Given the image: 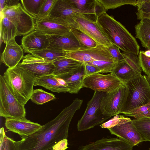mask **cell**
Wrapping results in <instances>:
<instances>
[{"label":"cell","mask_w":150,"mask_h":150,"mask_svg":"<svg viewBox=\"0 0 150 150\" xmlns=\"http://www.w3.org/2000/svg\"><path fill=\"white\" fill-rule=\"evenodd\" d=\"M83 102V100L75 99L55 118L42 125L39 130L16 141L17 150H48L59 141L67 139L70 122Z\"/></svg>","instance_id":"cell-1"},{"label":"cell","mask_w":150,"mask_h":150,"mask_svg":"<svg viewBox=\"0 0 150 150\" xmlns=\"http://www.w3.org/2000/svg\"><path fill=\"white\" fill-rule=\"evenodd\" d=\"M97 22L111 43L123 52L138 55L140 46L135 38L125 27L106 12L100 15Z\"/></svg>","instance_id":"cell-2"},{"label":"cell","mask_w":150,"mask_h":150,"mask_svg":"<svg viewBox=\"0 0 150 150\" xmlns=\"http://www.w3.org/2000/svg\"><path fill=\"white\" fill-rule=\"evenodd\" d=\"M3 76L14 96L25 105L30 99L36 78L18 65L8 68Z\"/></svg>","instance_id":"cell-3"},{"label":"cell","mask_w":150,"mask_h":150,"mask_svg":"<svg viewBox=\"0 0 150 150\" xmlns=\"http://www.w3.org/2000/svg\"><path fill=\"white\" fill-rule=\"evenodd\" d=\"M125 84L128 93L120 114H124L150 103V88L145 75H137Z\"/></svg>","instance_id":"cell-4"},{"label":"cell","mask_w":150,"mask_h":150,"mask_svg":"<svg viewBox=\"0 0 150 150\" xmlns=\"http://www.w3.org/2000/svg\"><path fill=\"white\" fill-rule=\"evenodd\" d=\"M25 105L15 97L3 76H0V115L6 119H25Z\"/></svg>","instance_id":"cell-5"},{"label":"cell","mask_w":150,"mask_h":150,"mask_svg":"<svg viewBox=\"0 0 150 150\" xmlns=\"http://www.w3.org/2000/svg\"><path fill=\"white\" fill-rule=\"evenodd\" d=\"M105 93L94 91L83 115L78 122L77 129L79 131H85L101 125L111 117L103 114L100 109L101 101Z\"/></svg>","instance_id":"cell-6"},{"label":"cell","mask_w":150,"mask_h":150,"mask_svg":"<svg viewBox=\"0 0 150 150\" xmlns=\"http://www.w3.org/2000/svg\"><path fill=\"white\" fill-rule=\"evenodd\" d=\"M82 14L70 0H56L47 17L70 28L78 29L76 19Z\"/></svg>","instance_id":"cell-7"},{"label":"cell","mask_w":150,"mask_h":150,"mask_svg":"<svg viewBox=\"0 0 150 150\" xmlns=\"http://www.w3.org/2000/svg\"><path fill=\"white\" fill-rule=\"evenodd\" d=\"M2 16L7 18L16 27L17 36H25L34 30L35 19L30 15L20 3L4 7Z\"/></svg>","instance_id":"cell-8"},{"label":"cell","mask_w":150,"mask_h":150,"mask_svg":"<svg viewBox=\"0 0 150 150\" xmlns=\"http://www.w3.org/2000/svg\"><path fill=\"white\" fill-rule=\"evenodd\" d=\"M127 93L128 88L124 83L114 91L105 93L100 103V109L103 114L110 117L120 114Z\"/></svg>","instance_id":"cell-9"},{"label":"cell","mask_w":150,"mask_h":150,"mask_svg":"<svg viewBox=\"0 0 150 150\" xmlns=\"http://www.w3.org/2000/svg\"><path fill=\"white\" fill-rule=\"evenodd\" d=\"M123 83L113 72L107 74L99 73L85 78L82 87L89 88L94 91L109 93L118 88Z\"/></svg>","instance_id":"cell-10"},{"label":"cell","mask_w":150,"mask_h":150,"mask_svg":"<svg viewBox=\"0 0 150 150\" xmlns=\"http://www.w3.org/2000/svg\"><path fill=\"white\" fill-rule=\"evenodd\" d=\"M65 57L83 63L95 60H115L107 47L99 44L95 47L80 49L67 52Z\"/></svg>","instance_id":"cell-11"},{"label":"cell","mask_w":150,"mask_h":150,"mask_svg":"<svg viewBox=\"0 0 150 150\" xmlns=\"http://www.w3.org/2000/svg\"><path fill=\"white\" fill-rule=\"evenodd\" d=\"M108 129L111 134L126 141L134 146L144 141L132 120L128 117L124 116L119 124Z\"/></svg>","instance_id":"cell-12"},{"label":"cell","mask_w":150,"mask_h":150,"mask_svg":"<svg viewBox=\"0 0 150 150\" xmlns=\"http://www.w3.org/2000/svg\"><path fill=\"white\" fill-rule=\"evenodd\" d=\"M17 65L30 73L36 78L53 74L54 69L52 62H47L31 54L24 56L22 62Z\"/></svg>","instance_id":"cell-13"},{"label":"cell","mask_w":150,"mask_h":150,"mask_svg":"<svg viewBox=\"0 0 150 150\" xmlns=\"http://www.w3.org/2000/svg\"><path fill=\"white\" fill-rule=\"evenodd\" d=\"M76 21L78 25L77 29L89 36L98 44L107 47L112 44L102 31L97 21H93L82 14L77 17Z\"/></svg>","instance_id":"cell-14"},{"label":"cell","mask_w":150,"mask_h":150,"mask_svg":"<svg viewBox=\"0 0 150 150\" xmlns=\"http://www.w3.org/2000/svg\"><path fill=\"white\" fill-rule=\"evenodd\" d=\"M5 125L9 131L16 133L22 137L30 136L42 127L40 124L25 119H6Z\"/></svg>","instance_id":"cell-15"},{"label":"cell","mask_w":150,"mask_h":150,"mask_svg":"<svg viewBox=\"0 0 150 150\" xmlns=\"http://www.w3.org/2000/svg\"><path fill=\"white\" fill-rule=\"evenodd\" d=\"M134 146L120 138H104L82 147L80 150H132Z\"/></svg>","instance_id":"cell-16"},{"label":"cell","mask_w":150,"mask_h":150,"mask_svg":"<svg viewBox=\"0 0 150 150\" xmlns=\"http://www.w3.org/2000/svg\"><path fill=\"white\" fill-rule=\"evenodd\" d=\"M49 45L47 35L35 30L24 36L21 40V46L27 53L46 49Z\"/></svg>","instance_id":"cell-17"},{"label":"cell","mask_w":150,"mask_h":150,"mask_svg":"<svg viewBox=\"0 0 150 150\" xmlns=\"http://www.w3.org/2000/svg\"><path fill=\"white\" fill-rule=\"evenodd\" d=\"M47 36L49 41L48 48L67 52L76 50L81 48L79 42L71 31L64 35Z\"/></svg>","instance_id":"cell-18"},{"label":"cell","mask_w":150,"mask_h":150,"mask_svg":"<svg viewBox=\"0 0 150 150\" xmlns=\"http://www.w3.org/2000/svg\"><path fill=\"white\" fill-rule=\"evenodd\" d=\"M35 30L48 35H57L67 34L71 29L46 17L35 19Z\"/></svg>","instance_id":"cell-19"},{"label":"cell","mask_w":150,"mask_h":150,"mask_svg":"<svg viewBox=\"0 0 150 150\" xmlns=\"http://www.w3.org/2000/svg\"><path fill=\"white\" fill-rule=\"evenodd\" d=\"M81 13L87 18L97 21L98 16L106 12L98 0H70Z\"/></svg>","instance_id":"cell-20"},{"label":"cell","mask_w":150,"mask_h":150,"mask_svg":"<svg viewBox=\"0 0 150 150\" xmlns=\"http://www.w3.org/2000/svg\"><path fill=\"white\" fill-rule=\"evenodd\" d=\"M23 50L16 43L15 38L10 40L6 44L1 56V62L8 68L16 66L23 58Z\"/></svg>","instance_id":"cell-21"},{"label":"cell","mask_w":150,"mask_h":150,"mask_svg":"<svg viewBox=\"0 0 150 150\" xmlns=\"http://www.w3.org/2000/svg\"><path fill=\"white\" fill-rule=\"evenodd\" d=\"M52 63L54 66L53 74L56 76H68L74 74L81 69L83 64L65 57L58 59Z\"/></svg>","instance_id":"cell-22"},{"label":"cell","mask_w":150,"mask_h":150,"mask_svg":"<svg viewBox=\"0 0 150 150\" xmlns=\"http://www.w3.org/2000/svg\"><path fill=\"white\" fill-rule=\"evenodd\" d=\"M40 86L53 92L57 93L69 92L66 82L53 74L36 78L34 86Z\"/></svg>","instance_id":"cell-23"},{"label":"cell","mask_w":150,"mask_h":150,"mask_svg":"<svg viewBox=\"0 0 150 150\" xmlns=\"http://www.w3.org/2000/svg\"><path fill=\"white\" fill-rule=\"evenodd\" d=\"M136 37L144 47L150 50V19L143 18L135 26Z\"/></svg>","instance_id":"cell-24"},{"label":"cell","mask_w":150,"mask_h":150,"mask_svg":"<svg viewBox=\"0 0 150 150\" xmlns=\"http://www.w3.org/2000/svg\"><path fill=\"white\" fill-rule=\"evenodd\" d=\"M63 79L66 83L69 93H77L82 88L83 76V65L77 72L72 75L63 76H56Z\"/></svg>","instance_id":"cell-25"},{"label":"cell","mask_w":150,"mask_h":150,"mask_svg":"<svg viewBox=\"0 0 150 150\" xmlns=\"http://www.w3.org/2000/svg\"><path fill=\"white\" fill-rule=\"evenodd\" d=\"M112 72L125 83L137 76L134 70L125 60L117 63Z\"/></svg>","instance_id":"cell-26"},{"label":"cell","mask_w":150,"mask_h":150,"mask_svg":"<svg viewBox=\"0 0 150 150\" xmlns=\"http://www.w3.org/2000/svg\"><path fill=\"white\" fill-rule=\"evenodd\" d=\"M17 30L15 25L7 18L3 16L1 21V40L6 44L17 36Z\"/></svg>","instance_id":"cell-27"},{"label":"cell","mask_w":150,"mask_h":150,"mask_svg":"<svg viewBox=\"0 0 150 150\" xmlns=\"http://www.w3.org/2000/svg\"><path fill=\"white\" fill-rule=\"evenodd\" d=\"M67 52L55 49L47 48L44 49L32 51L30 53L37 57L46 61L52 62L59 58L65 57Z\"/></svg>","instance_id":"cell-28"},{"label":"cell","mask_w":150,"mask_h":150,"mask_svg":"<svg viewBox=\"0 0 150 150\" xmlns=\"http://www.w3.org/2000/svg\"><path fill=\"white\" fill-rule=\"evenodd\" d=\"M45 0H21L24 9L35 19L38 18Z\"/></svg>","instance_id":"cell-29"},{"label":"cell","mask_w":150,"mask_h":150,"mask_svg":"<svg viewBox=\"0 0 150 150\" xmlns=\"http://www.w3.org/2000/svg\"><path fill=\"white\" fill-rule=\"evenodd\" d=\"M132 121L144 141L150 142V118L134 119Z\"/></svg>","instance_id":"cell-30"},{"label":"cell","mask_w":150,"mask_h":150,"mask_svg":"<svg viewBox=\"0 0 150 150\" xmlns=\"http://www.w3.org/2000/svg\"><path fill=\"white\" fill-rule=\"evenodd\" d=\"M56 98L52 93L47 92L42 89L33 90L30 99L38 105H42Z\"/></svg>","instance_id":"cell-31"},{"label":"cell","mask_w":150,"mask_h":150,"mask_svg":"<svg viewBox=\"0 0 150 150\" xmlns=\"http://www.w3.org/2000/svg\"><path fill=\"white\" fill-rule=\"evenodd\" d=\"M71 31L79 42L81 49L95 47L98 44L89 36L78 29H72Z\"/></svg>","instance_id":"cell-32"},{"label":"cell","mask_w":150,"mask_h":150,"mask_svg":"<svg viewBox=\"0 0 150 150\" xmlns=\"http://www.w3.org/2000/svg\"><path fill=\"white\" fill-rule=\"evenodd\" d=\"M107 11L109 9H113L125 5H130L137 6L138 0H98Z\"/></svg>","instance_id":"cell-33"},{"label":"cell","mask_w":150,"mask_h":150,"mask_svg":"<svg viewBox=\"0 0 150 150\" xmlns=\"http://www.w3.org/2000/svg\"><path fill=\"white\" fill-rule=\"evenodd\" d=\"M117 62L115 60H98L86 63L97 67L103 73L112 72Z\"/></svg>","instance_id":"cell-34"},{"label":"cell","mask_w":150,"mask_h":150,"mask_svg":"<svg viewBox=\"0 0 150 150\" xmlns=\"http://www.w3.org/2000/svg\"><path fill=\"white\" fill-rule=\"evenodd\" d=\"M125 61L134 70L137 75L142 74V71L139 63L138 57L132 53H122Z\"/></svg>","instance_id":"cell-35"},{"label":"cell","mask_w":150,"mask_h":150,"mask_svg":"<svg viewBox=\"0 0 150 150\" xmlns=\"http://www.w3.org/2000/svg\"><path fill=\"white\" fill-rule=\"evenodd\" d=\"M138 58L142 71L146 76H150V57L145 55L144 51H140Z\"/></svg>","instance_id":"cell-36"},{"label":"cell","mask_w":150,"mask_h":150,"mask_svg":"<svg viewBox=\"0 0 150 150\" xmlns=\"http://www.w3.org/2000/svg\"><path fill=\"white\" fill-rule=\"evenodd\" d=\"M56 0H45L39 13L38 18H41L48 16Z\"/></svg>","instance_id":"cell-37"},{"label":"cell","mask_w":150,"mask_h":150,"mask_svg":"<svg viewBox=\"0 0 150 150\" xmlns=\"http://www.w3.org/2000/svg\"><path fill=\"white\" fill-rule=\"evenodd\" d=\"M113 59L118 62L124 60L120 49L116 45L112 44L107 47Z\"/></svg>","instance_id":"cell-38"},{"label":"cell","mask_w":150,"mask_h":150,"mask_svg":"<svg viewBox=\"0 0 150 150\" xmlns=\"http://www.w3.org/2000/svg\"><path fill=\"white\" fill-rule=\"evenodd\" d=\"M123 115H118L114 116L113 117L100 125L103 128L108 129L119 124L122 120Z\"/></svg>","instance_id":"cell-39"},{"label":"cell","mask_w":150,"mask_h":150,"mask_svg":"<svg viewBox=\"0 0 150 150\" xmlns=\"http://www.w3.org/2000/svg\"><path fill=\"white\" fill-rule=\"evenodd\" d=\"M136 14L150 13V0H138Z\"/></svg>","instance_id":"cell-40"},{"label":"cell","mask_w":150,"mask_h":150,"mask_svg":"<svg viewBox=\"0 0 150 150\" xmlns=\"http://www.w3.org/2000/svg\"><path fill=\"white\" fill-rule=\"evenodd\" d=\"M84 79L90 75L101 73V70L97 67L84 63L83 64Z\"/></svg>","instance_id":"cell-41"},{"label":"cell","mask_w":150,"mask_h":150,"mask_svg":"<svg viewBox=\"0 0 150 150\" xmlns=\"http://www.w3.org/2000/svg\"><path fill=\"white\" fill-rule=\"evenodd\" d=\"M150 108V103L143 106L132 110L124 114L125 116L133 117L134 116L143 112Z\"/></svg>","instance_id":"cell-42"},{"label":"cell","mask_w":150,"mask_h":150,"mask_svg":"<svg viewBox=\"0 0 150 150\" xmlns=\"http://www.w3.org/2000/svg\"><path fill=\"white\" fill-rule=\"evenodd\" d=\"M68 140L63 139L56 143L52 147V150H65L68 148Z\"/></svg>","instance_id":"cell-43"},{"label":"cell","mask_w":150,"mask_h":150,"mask_svg":"<svg viewBox=\"0 0 150 150\" xmlns=\"http://www.w3.org/2000/svg\"><path fill=\"white\" fill-rule=\"evenodd\" d=\"M132 117L135 119L143 118H150V108L146 111L141 113L135 115Z\"/></svg>","instance_id":"cell-44"},{"label":"cell","mask_w":150,"mask_h":150,"mask_svg":"<svg viewBox=\"0 0 150 150\" xmlns=\"http://www.w3.org/2000/svg\"><path fill=\"white\" fill-rule=\"evenodd\" d=\"M19 3V0H5V6L10 7L17 5Z\"/></svg>","instance_id":"cell-45"},{"label":"cell","mask_w":150,"mask_h":150,"mask_svg":"<svg viewBox=\"0 0 150 150\" xmlns=\"http://www.w3.org/2000/svg\"><path fill=\"white\" fill-rule=\"evenodd\" d=\"M136 15L137 19L140 20L143 18L150 19V13L136 14Z\"/></svg>","instance_id":"cell-46"},{"label":"cell","mask_w":150,"mask_h":150,"mask_svg":"<svg viewBox=\"0 0 150 150\" xmlns=\"http://www.w3.org/2000/svg\"><path fill=\"white\" fill-rule=\"evenodd\" d=\"M5 0H0L1 12L2 14L3 11L5 6Z\"/></svg>","instance_id":"cell-47"},{"label":"cell","mask_w":150,"mask_h":150,"mask_svg":"<svg viewBox=\"0 0 150 150\" xmlns=\"http://www.w3.org/2000/svg\"><path fill=\"white\" fill-rule=\"evenodd\" d=\"M144 54L146 56L150 57V50L144 51Z\"/></svg>","instance_id":"cell-48"},{"label":"cell","mask_w":150,"mask_h":150,"mask_svg":"<svg viewBox=\"0 0 150 150\" xmlns=\"http://www.w3.org/2000/svg\"><path fill=\"white\" fill-rule=\"evenodd\" d=\"M145 76L149 86L150 88V76H148L146 75H145Z\"/></svg>","instance_id":"cell-49"},{"label":"cell","mask_w":150,"mask_h":150,"mask_svg":"<svg viewBox=\"0 0 150 150\" xmlns=\"http://www.w3.org/2000/svg\"><path fill=\"white\" fill-rule=\"evenodd\" d=\"M149 150H150V148L149 149Z\"/></svg>","instance_id":"cell-50"}]
</instances>
